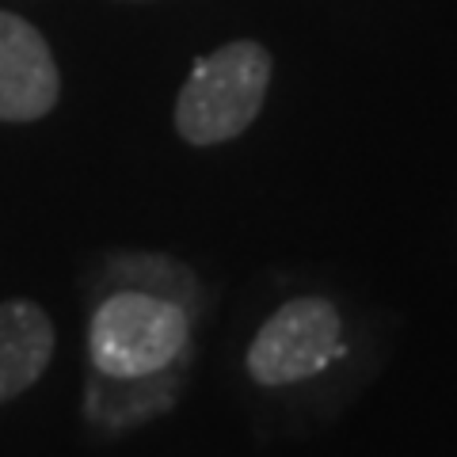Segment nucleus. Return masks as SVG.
Segmentation results:
<instances>
[{"label":"nucleus","instance_id":"7","mask_svg":"<svg viewBox=\"0 0 457 457\" xmlns=\"http://www.w3.org/2000/svg\"><path fill=\"white\" fill-rule=\"evenodd\" d=\"M114 270L122 275V290L156 294V297H168V302H179L183 309H187L191 275L183 267H176L171 260H156V255H145V260H119Z\"/></svg>","mask_w":457,"mask_h":457},{"label":"nucleus","instance_id":"1","mask_svg":"<svg viewBox=\"0 0 457 457\" xmlns=\"http://www.w3.org/2000/svg\"><path fill=\"white\" fill-rule=\"evenodd\" d=\"M270 88V54L252 38L225 42L195 62L176 99V130L187 145H221L255 122Z\"/></svg>","mask_w":457,"mask_h":457},{"label":"nucleus","instance_id":"2","mask_svg":"<svg viewBox=\"0 0 457 457\" xmlns=\"http://www.w3.org/2000/svg\"><path fill=\"white\" fill-rule=\"evenodd\" d=\"M191 317L179 302L141 290H119L92 312L88 359L96 374L141 378L187 354Z\"/></svg>","mask_w":457,"mask_h":457},{"label":"nucleus","instance_id":"4","mask_svg":"<svg viewBox=\"0 0 457 457\" xmlns=\"http://www.w3.org/2000/svg\"><path fill=\"white\" fill-rule=\"evenodd\" d=\"M62 96V73L38 27L0 12V122H35Z\"/></svg>","mask_w":457,"mask_h":457},{"label":"nucleus","instance_id":"5","mask_svg":"<svg viewBox=\"0 0 457 457\" xmlns=\"http://www.w3.org/2000/svg\"><path fill=\"white\" fill-rule=\"evenodd\" d=\"M183 359H187V354H183ZM183 359L171 362L168 370L141 374V378L92 374L88 389H84V416H88V423L99 427L104 435H119L137 423L164 416L183 389Z\"/></svg>","mask_w":457,"mask_h":457},{"label":"nucleus","instance_id":"3","mask_svg":"<svg viewBox=\"0 0 457 457\" xmlns=\"http://www.w3.org/2000/svg\"><path fill=\"white\" fill-rule=\"evenodd\" d=\"M343 354V312L328 297H294L263 320L248 347L255 385L282 389L317 378Z\"/></svg>","mask_w":457,"mask_h":457},{"label":"nucleus","instance_id":"6","mask_svg":"<svg viewBox=\"0 0 457 457\" xmlns=\"http://www.w3.org/2000/svg\"><path fill=\"white\" fill-rule=\"evenodd\" d=\"M54 359V324L35 302L0 305V404L16 400L46 374Z\"/></svg>","mask_w":457,"mask_h":457}]
</instances>
